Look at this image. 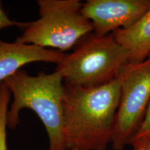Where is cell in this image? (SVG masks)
I'll return each mask as SVG.
<instances>
[{"label": "cell", "mask_w": 150, "mask_h": 150, "mask_svg": "<svg viewBox=\"0 0 150 150\" xmlns=\"http://www.w3.org/2000/svg\"><path fill=\"white\" fill-rule=\"evenodd\" d=\"M120 99L118 78L90 88L65 86L67 149H107L111 143Z\"/></svg>", "instance_id": "obj_1"}, {"label": "cell", "mask_w": 150, "mask_h": 150, "mask_svg": "<svg viewBox=\"0 0 150 150\" xmlns=\"http://www.w3.org/2000/svg\"><path fill=\"white\" fill-rule=\"evenodd\" d=\"M4 83L13 94V102L7 115V125L16 127L24 108L34 111L45 127L49 150H67L65 139V86L59 72L31 76L18 70Z\"/></svg>", "instance_id": "obj_2"}, {"label": "cell", "mask_w": 150, "mask_h": 150, "mask_svg": "<svg viewBox=\"0 0 150 150\" xmlns=\"http://www.w3.org/2000/svg\"><path fill=\"white\" fill-rule=\"evenodd\" d=\"M57 64L56 70L67 87L95 88L117 78L128 63L126 51L112 33L86 38Z\"/></svg>", "instance_id": "obj_3"}, {"label": "cell", "mask_w": 150, "mask_h": 150, "mask_svg": "<svg viewBox=\"0 0 150 150\" xmlns=\"http://www.w3.org/2000/svg\"><path fill=\"white\" fill-rule=\"evenodd\" d=\"M38 4L40 18L24 23L16 42L66 51L93 31L79 0H39Z\"/></svg>", "instance_id": "obj_4"}, {"label": "cell", "mask_w": 150, "mask_h": 150, "mask_svg": "<svg viewBox=\"0 0 150 150\" xmlns=\"http://www.w3.org/2000/svg\"><path fill=\"white\" fill-rule=\"evenodd\" d=\"M120 99L111 143L114 150L130 145L150 102V56L138 63H127L117 76Z\"/></svg>", "instance_id": "obj_5"}, {"label": "cell", "mask_w": 150, "mask_h": 150, "mask_svg": "<svg viewBox=\"0 0 150 150\" xmlns=\"http://www.w3.org/2000/svg\"><path fill=\"white\" fill-rule=\"evenodd\" d=\"M150 8V0H88L81 13L91 22L94 34L104 36L125 29Z\"/></svg>", "instance_id": "obj_6"}, {"label": "cell", "mask_w": 150, "mask_h": 150, "mask_svg": "<svg viewBox=\"0 0 150 150\" xmlns=\"http://www.w3.org/2000/svg\"><path fill=\"white\" fill-rule=\"evenodd\" d=\"M65 56V54L33 45L0 40V83L20 70L24 65L38 61L58 64Z\"/></svg>", "instance_id": "obj_7"}, {"label": "cell", "mask_w": 150, "mask_h": 150, "mask_svg": "<svg viewBox=\"0 0 150 150\" xmlns=\"http://www.w3.org/2000/svg\"><path fill=\"white\" fill-rule=\"evenodd\" d=\"M112 34L126 51L128 63L145 61L150 56V8L130 27L116 30Z\"/></svg>", "instance_id": "obj_8"}, {"label": "cell", "mask_w": 150, "mask_h": 150, "mask_svg": "<svg viewBox=\"0 0 150 150\" xmlns=\"http://www.w3.org/2000/svg\"><path fill=\"white\" fill-rule=\"evenodd\" d=\"M10 93L5 83H0V150H8L6 127Z\"/></svg>", "instance_id": "obj_9"}, {"label": "cell", "mask_w": 150, "mask_h": 150, "mask_svg": "<svg viewBox=\"0 0 150 150\" xmlns=\"http://www.w3.org/2000/svg\"><path fill=\"white\" fill-rule=\"evenodd\" d=\"M149 136H150V102L145 110V115L142 118L141 123H140L134 137L131 140L130 145L132 142L143 139Z\"/></svg>", "instance_id": "obj_10"}, {"label": "cell", "mask_w": 150, "mask_h": 150, "mask_svg": "<svg viewBox=\"0 0 150 150\" xmlns=\"http://www.w3.org/2000/svg\"><path fill=\"white\" fill-rule=\"evenodd\" d=\"M24 23H19L13 20H11L7 16L6 12L4 10L1 4L0 3V30L4 28L17 26V27H23Z\"/></svg>", "instance_id": "obj_11"}, {"label": "cell", "mask_w": 150, "mask_h": 150, "mask_svg": "<svg viewBox=\"0 0 150 150\" xmlns=\"http://www.w3.org/2000/svg\"><path fill=\"white\" fill-rule=\"evenodd\" d=\"M133 146V150H144V142L143 140H139L138 141L134 142L131 144Z\"/></svg>", "instance_id": "obj_12"}, {"label": "cell", "mask_w": 150, "mask_h": 150, "mask_svg": "<svg viewBox=\"0 0 150 150\" xmlns=\"http://www.w3.org/2000/svg\"><path fill=\"white\" fill-rule=\"evenodd\" d=\"M141 140H143L144 142V150H150V136Z\"/></svg>", "instance_id": "obj_13"}, {"label": "cell", "mask_w": 150, "mask_h": 150, "mask_svg": "<svg viewBox=\"0 0 150 150\" xmlns=\"http://www.w3.org/2000/svg\"><path fill=\"white\" fill-rule=\"evenodd\" d=\"M67 150H82V149H67Z\"/></svg>", "instance_id": "obj_14"}]
</instances>
